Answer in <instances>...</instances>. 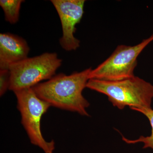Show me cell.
Masks as SVG:
<instances>
[{"label": "cell", "mask_w": 153, "mask_h": 153, "mask_svg": "<svg viewBox=\"0 0 153 153\" xmlns=\"http://www.w3.org/2000/svg\"><path fill=\"white\" fill-rule=\"evenodd\" d=\"M91 69L87 68L70 75L60 73L32 88L38 97L51 106L89 116L86 108L90 103L82 92L86 87Z\"/></svg>", "instance_id": "obj_1"}, {"label": "cell", "mask_w": 153, "mask_h": 153, "mask_svg": "<svg viewBox=\"0 0 153 153\" xmlns=\"http://www.w3.org/2000/svg\"><path fill=\"white\" fill-rule=\"evenodd\" d=\"M86 88L108 97L114 106L122 110L152 108L153 85L138 76L118 81L89 79Z\"/></svg>", "instance_id": "obj_2"}, {"label": "cell", "mask_w": 153, "mask_h": 153, "mask_svg": "<svg viewBox=\"0 0 153 153\" xmlns=\"http://www.w3.org/2000/svg\"><path fill=\"white\" fill-rule=\"evenodd\" d=\"M62 60L55 52H45L38 56L27 57L11 65L9 90L16 91L32 88L44 80L56 75Z\"/></svg>", "instance_id": "obj_3"}, {"label": "cell", "mask_w": 153, "mask_h": 153, "mask_svg": "<svg viewBox=\"0 0 153 153\" xmlns=\"http://www.w3.org/2000/svg\"><path fill=\"white\" fill-rule=\"evenodd\" d=\"M17 108L22 117V123L30 142L41 149L44 153H53L55 142H48L41 133V119L50 107L49 103L38 97L32 88L14 91Z\"/></svg>", "instance_id": "obj_4"}, {"label": "cell", "mask_w": 153, "mask_h": 153, "mask_svg": "<svg viewBox=\"0 0 153 153\" xmlns=\"http://www.w3.org/2000/svg\"><path fill=\"white\" fill-rule=\"evenodd\" d=\"M153 41V33L149 38L134 46H117L106 60L91 69L89 79L118 81L133 77L137 64V57L144 49Z\"/></svg>", "instance_id": "obj_5"}, {"label": "cell", "mask_w": 153, "mask_h": 153, "mask_svg": "<svg viewBox=\"0 0 153 153\" xmlns=\"http://www.w3.org/2000/svg\"><path fill=\"white\" fill-rule=\"evenodd\" d=\"M60 18L62 36L59 40L60 46L67 51L76 50L80 41L75 38L76 25L80 22L84 13V0H52Z\"/></svg>", "instance_id": "obj_6"}, {"label": "cell", "mask_w": 153, "mask_h": 153, "mask_svg": "<svg viewBox=\"0 0 153 153\" xmlns=\"http://www.w3.org/2000/svg\"><path fill=\"white\" fill-rule=\"evenodd\" d=\"M30 48L22 37L10 33L0 34V69L27 58Z\"/></svg>", "instance_id": "obj_7"}, {"label": "cell", "mask_w": 153, "mask_h": 153, "mask_svg": "<svg viewBox=\"0 0 153 153\" xmlns=\"http://www.w3.org/2000/svg\"><path fill=\"white\" fill-rule=\"evenodd\" d=\"M131 109L138 111L143 114L145 116L147 117L152 127V133L149 136L145 137L143 136H141L139 138L135 140L128 139L122 135L123 140L129 144L142 143L144 144L143 149L150 148L153 150V109L152 108H133Z\"/></svg>", "instance_id": "obj_8"}, {"label": "cell", "mask_w": 153, "mask_h": 153, "mask_svg": "<svg viewBox=\"0 0 153 153\" xmlns=\"http://www.w3.org/2000/svg\"><path fill=\"white\" fill-rule=\"evenodd\" d=\"M22 0H1L0 6L4 13L5 19L10 24H16L19 21Z\"/></svg>", "instance_id": "obj_9"}, {"label": "cell", "mask_w": 153, "mask_h": 153, "mask_svg": "<svg viewBox=\"0 0 153 153\" xmlns=\"http://www.w3.org/2000/svg\"><path fill=\"white\" fill-rule=\"evenodd\" d=\"M10 71L9 69H0V96H2L9 90Z\"/></svg>", "instance_id": "obj_10"}]
</instances>
